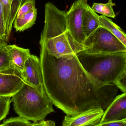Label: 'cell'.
Masks as SVG:
<instances>
[{"label": "cell", "mask_w": 126, "mask_h": 126, "mask_svg": "<svg viewBox=\"0 0 126 126\" xmlns=\"http://www.w3.org/2000/svg\"><path fill=\"white\" fill-rule=\"evenodd\" d=\"M83 45L84 51L91 54L126 52V46L108 30L101 26L86 38Z\"/></svg>", "instance_id": "277c9868"}, {"label": "cell", "mask_w": 126, "mask_h": 126, "mask_svg": "<svg viewBox=\"0 0 126 126\" xmlns=\"http://www.w3.org/2000/svg\"><path fill=\"white\" fill-rule=\"evenodd\" d=\"M104 113L101 109H94L74 115H66L62 126H96L100 123Z\"/></svg>", "instance_id": "9c48e42d"}, {"label": "cell", "mask_w": 126, "mask_h": 126, "mask_svg": "<svg viewBox=\"0 0 126 126\" xmlns=\"http://www.w3.org/2000/svg\"><path fill=\"white\" fill-rule=\"evenodd\" d=\"M98 20L100 26L108 30L126 46V34L120 27L111 19L104 16H99Z\"/></svg>", "instance_id": "5bb4252c"}, {"label": "cell", "mask_w": 126, "mask_h": 126, "mask_svg": "<svg viewBox=\"0 0 126 126\" xmlns=\"http://www.w3.org/2000/svg\"><path fill=\"white\" fill-rule=\"evenodd\" d=\"M88 5L87 0H76L66 12L68 31L76 41L83 44L86 39L82 29L83 16Z\"/></svg>", "instance_id": "8992f818"}, {"label": "cell", "mask_w": 126, "mask_h": 126, "mask_svg": "<svg viewBox=\"0 0 126 126\" xmlns=\"http://www.w3.org/2000/svg\"><path fill=\"white\" fill-rule=\"evenodd\" d=\"M26 83L36 89L44 96H48L44 88L40 59L37 57L30 55L24 64L21 72Z\"/></svg>", "instance_id": "52a82bcc"}, {"label": "cell", "mask_w": 126, "mask_h": 126, "mask_svg": "<svg viewBox=\"0 0 126 126\" xmlns=\"http://www.w3.org/2000/svg\"><path fill=\"white\" fill-rule=\"evenodd\" d=\"M40 44L50 54L56 57L76 54L84 50L83 44L76 41L68 30L58 36L40 41Z\"/></svg>", "instance_id": "5b68a950"}, {"label": "cell", "mask_w": 126, "mask_h": 126, "mask_svg": "<svg viewBox=\"0 0 126 126\" xmlns=\"http://www.w3.org/2000/svg\"><path fill=\"white\" fill-rule=\"evenodd\" d=\"M7 46V42L0 40V73L13 67L10 58Z\"/></svg>", "instance_id": "2e32d148"}, {"label": "cell", "mask_w": 126, "mask_h": 126, "mask_svg": "<svg viewBox=\"0 0 126 126\" xmlns=\"http://www.w3.org/2000/svg\"><path fill=\"white\" fill-rule=\"evenodd\" d=\"M12 11L13 9V7H14V5L15 4V2L16 1H17V11H18V1L19 0H12Z\"/></svg>", "instance_id": "484cf974"}, {"label": "cell", "mask_w": 126, "mask_h": 126, "mask_svg": "<svg viewBox=\"0 0 126 126\" xmlns=\"http://www.w3.org/2000/svg\"><path fill=\"white\" fill-rule=\"evenodd\" d=\"M32 126H55V123L53 121L44 120L33 122Z\"/></svg>", "instance_id": "cb8c5ba5"}, {"label": "cell", "mask_w": 126, "mask_h": 126, "mask_svg": "<svg viewBox=\"0 0 126 126\" xmlns=\"http://www.w3.org/2000/svg\"><path fill=\"white\" fill-rule=\"evenodd\" d=\"M40 61L45 91L53 105L67 115L104 110L117 95L115 84H103L89 74L76 54L56 57L40 45Z\"/></svg>", "instance_id": "6da1fadb"}, {"label": "cell", "mask_w": 126, "mask_h": 126, "mask_svg": "<svg viewBox=\"0 0 126 126\" xmlns=\"http://www.w3.org/2000/svg\"><path fill=\"white\" fill-rule=\"evenodd\" d=\"M29 0H19L18 4V10L20 9V7L26 1H27Z\"/></svg>", "instance_id": "d4e9b609"}, {"label": "cell", "mask_w": 126, "mask_h": 126, "mask_svg": "<svg viewBox=\"0 0 126 126\" xmlns=\"http://www.w3.org/2000/svg\"><path fill=\"white\" fill-rule=\"evenodd\" d=\"M0 40L6 41L5 23H4L3 11L2 3L0 0Z\"/></svg>", "instance_id": "44dd1931"}, {"label": "cell", "mask_w": 126, "mask_h": 126, "mask_svg": "<svg viewBox=\"0 0 126 126\" xmlns=\"http://www.w3.org/2000/svg\"><path fill=\"white\" fill-rule=\"evenodd\" d=\"M115 5V3L112 2V0H108V3H94L91 8L95 12L100 13L106 17L114 18L115 15L112 6Z\"/></svg>", "instance_id": "e0dca14e"}, {"label": "cell", "mask_w": 126, "mask_h": 126, "mask_svg": "<svg viewBox=\"0 0 126 126\" xmlns=\"http://www.w3.org/2000/svg\"><path fill=\"white\" fill-rule=\"evenodd\" d=\"M114 84L118 89L121 90L123 93L126 92V72L122 74L115 81Z\"/></svg>", "instance_id": "7402d4cb"}, {"label": "cell", "mask_w": 126, "mask_h": 126, "mask_svg": "<svg viewBox=\"0 0 126 126\" xmlns=\"http://www.w3.org/2000/svg\"><path fill=\"white\" fill-rule=\"evenodd\" d=\"M37 16V9L35 8L29 12L18 17L14 21V27L16 32H23L31 28L35 23Z\"/></svg>", "instance_id": "4fadbf2b"}, {"label": "cell", "mask_w": 126, "mask_h": 126, "mask_svg": "<svg viewBox=\"0 0 126 126\" xmlns=\"http://www.w3.org/2000/svg\"><path fill=\"white\" fill-rule=\"evenodd\" d=\"M7 48L12 65L22 72L25 62L31 55L29 49L15 45H8Z\"/></svg>", "instance_id": "8fae6325"}, {"label": "cell", "mask_w": 126, "mask_h": 126, "mask_svg": "<svg viewBox=\"0 0 126 126\" xmlns=\"http://www.w3.org/2000/svg\"><path fill=\"white\" fill-rule=\"evenodd\" d=\"M7 126H32V123L29 121L20 117H12L4 121Z\"/></svg>", "instance_id": "d6986e66"}, {"label": "cell", "mask_w": 126, "mask_h": 126, "mask_svg": "<svg viewBox=\"0 0 126 126\" xmlns=\"http://www.w3.org/2000/svg\"><path fill=\"white\" fill-rule=\"evenodd\" d=\"M21 72L11 67L0 73V96L12 97L25 83Z\"/></svg>", "instance_id": "ba28073f"}, {"label": "cell", "mask_w": 126, "mask_h": 126, "mask_svg": "<svg viewBox=\"0 0 126 126\" xmlns=\"http://www.w3.org/2000/svg\"></svg>", "instance_id": "83f0119b"}, {"label": "cell", "mask_w": 126, "mask_h": 126, "mask_svg": "<svg viewBox=\"0 0 126 126\" xmlns=\"http://www.w3.org/2000/svg\"><path fill=\"white\" fill-rule=\"evenodd\" d=\"M36 8L35 0H29L24 3L18 10L16 17L26 14Z\"/></svg>", "instance_id": "ffe728a7"}, {"label": "cell", "mask_w": 126, "mask_h": 126, "mask_svg": "<svg viewBox=\"0 0 126 126\" xmlns=\"http://www.w3.org/2000/svg\"><path fill=\"white\" fill-rule=\"evenodd\" d=\"M3 11L5 27V40L7 42L9 40L12 27V0H0Z\"/></svg>", "instance_id": "9a60e30c"}, {"label": "cell", "mask_w": 126, "mask_h": 126, "mask_svg": "<svg viewBox=\"0 0 126 126\" xmlns=\"http://www.w3.org/2000/svg\"><path fill=\"white\" fill-rule=\"evenodd\" d=\"M0 126H7V124L4 121L3 122L2 124L0 125Z\"/></svg>", "instance_id": "4316f807"}, {"label": "cell", "mask_w": 126, "mask_h": 126, "mask_svg": "<svg viewBox=\"0 0 126 126\" xmlns=\"http://www.w3.org/2000/svg\"><path fill=\"white\" fill-rule=\"evenodd\" d=\"M95 126H126V119L118 121L100 123Z\"/></svg>", "instance_id": "603a6c76"}, {"label": "cell", "mask_w": 126, "mask_h": 126, "mask_svg": "<svg viewBox=\"0 0 126 126\" xmlns=\"http://www.w3.org/2000/svg\"><path fill=\"white\" fill-rule=\"evenodd\" d=\"M76 55L84 69L102 83H114L126 72V52L91 54L83 50Z\"/></svg>", "instance_id": "7a4b0ae2"}, {"label": "cell", "mask_w": 126, "mask_h": 126, "mask_svg": "<svg viewBox=\"0 0 126 126\" xmlns=\"http://www.w3.org/2000/svg\"><path fill=\"white\" fill-rule=\"evenodd\" d=\"M11 97L0 96V121L7 116L9 111Z\"/></svg>", "instance_id": "ac0fdd59"}, {"label": "cell", "mask_w": 126, "mask_h": 126, "mask_svg": "<svg viewBox=\"0 0 126 126\" xmlns=\"http://www.w3.org/2000/svg\"><path fill=\"white\" fill-rule=\"evenodd\" d=\"M14 110L19 117L33 122L45 120L54 112L53 104L48 96H44L26 83L12 96Z\"/></svg>", "instance_id": "3957f363"}, {"label": "cell", "mask_w": 126, "mask_h": 126, "mask_svg": "<svg viewBox=\"0 0 126 126\" xmlns=\"http://www.w3.org/2000/svg\"><path fill=\"white\" fill-rule=\"evenodd\" d=\"M126 119V93L117 95L104 112L100 123Z\"/></svg>", "instance_id": "30bf717a"}, {"label": "cell", "mask_w": 126, "mask_h": 126, "mask_svg": "<svg viewBox=\"0 0 126 126\" xmlns=\"http://www.w3.org/2000/svg\"><path fill=\"white\" fill-rule=\"evenodd\" d=\"M98 16L88 4L83 16L82 29L86 38L100 26Z\"/></svg>", "instance_id": "7c38bea8"}]
</instances>
